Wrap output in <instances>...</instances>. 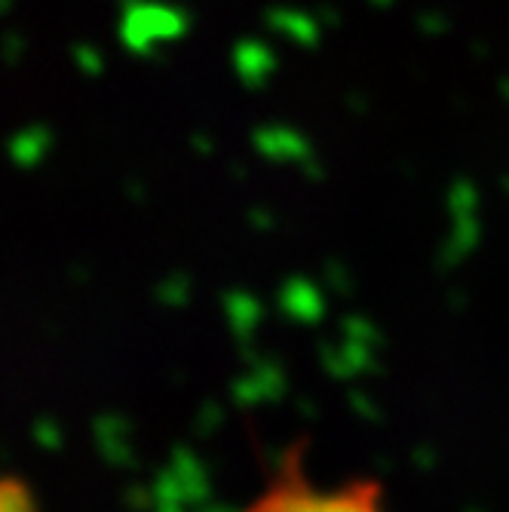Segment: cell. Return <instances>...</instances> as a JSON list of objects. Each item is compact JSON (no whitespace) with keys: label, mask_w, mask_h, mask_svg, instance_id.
I'll return each mask as SVG.
<instances>
[{"label":"cell","mask_w":509,"mask_h":512,"mask_svg":"<svg viewBox=\"0 0 509 512\" xmlns=\"http://www.w3.org/2000/svg\"><path fill=\"white\" fill-rule=\"evenodd\" d=\"M307 439L292 442L264 485L243 512H384V485L378 479H353L335 491H316L304 470Z\"/></svg>","instance_id":"cell-1"},{"label":"cell","mask_w":509,"mask_h":512,"mask_svg":"<svg viewBox=\"0 0 509 512\" xmlns=\"http://www.w3.org/2000/svg\"><path fill=\"white\" fill-rule=\"evenodd\" d=\"M0 512H40L31 482L19 473H7L0 479Z\"/></svg>","instance_id":"cell-2"}]
</instances>
